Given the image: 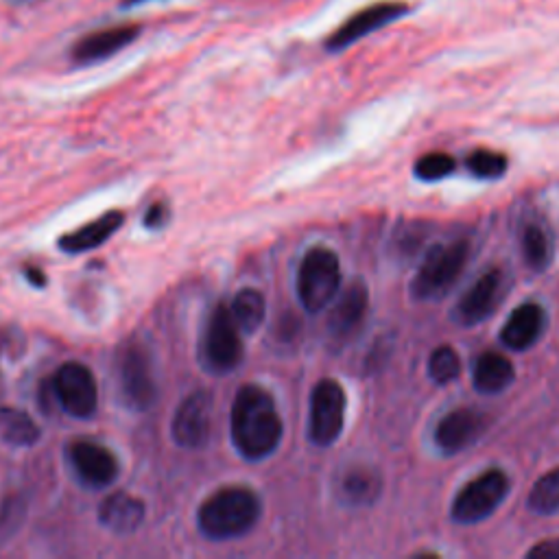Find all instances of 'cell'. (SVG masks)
Returning <instances> with one entry per match:
<instances>
[{"instance_id":"1","label":"cell","mask_w":559,"mask_h":559,"mask_svg":"<svg viewBox=\"0 0 559 559\" xmlns=\"http://www.w3.org/2000/svg\"><path fill=\"white\" fill-rule=\"evenodd\" d=\"M284 435L282 418L269 391L245 385L232 404V442L249 461H263L276 453Z\"/></svg>"},{"instance_id":"2","label":"cell","mask_w":559,"mask_h":559,"mask_svg":"<svg viewBox=\"0 0 559 559\" xmlns=\"http://www.w3.org/2000/svg\"><path fill=\"white\" fill-rule=\"evenodd\" d=\"M260 514H263V505L254 490L230 485L221 487L201 503L197 525L210 540H234L252 531L258 525Z\"/></svg>"},{"instance_id":"3","label":"cell","mask_w":559,"mask_h":559,"mask_svg":"<svg viewBox=\"0 0 559 559\" xmlns=\"http://www.w3.org/2000/svg\"><path fill=\"white\" fill-rule=\"evenodd\" d=\"M341 289V265L328 247L308 249L297 269V297L308 313H321Z\"/></svg>"},{"instance_id":"4","label":"cell","mask_w":559,"mask_h":559,"mask_svg":"<svg viewBox=\"0 0 559 559\" xmlns=\"http://www.w3.org/2000/svg\"><path fill=\"white\" fill-rule=\"evenodd\" d=\"M470 243L453 241L446 245H435L426 254L422 267L411 282V295L415 300H435L453 289L468 265Z\"/></svg>"},{"instance_id":"5","label":"cell","mask_w":559,"mask_h":559,"mask_svg":"<svg viewBox=\"0 0 559 559\" xmlns=\"http://www.w3.org/2000/svg\"><path fill=\"white\" fill-rule=\"evenodd\" d=\"M509 494V477L498 468L485 470L477 479H472L459 490L455 496L453 507H450V518L457 525H479L485 518H490L494 511L501 507Z\"/></svg>"},{"instance_id":"6","label":"cell","mask_w":559,"mask_h":559,"mask_svg":"<svg viewBox=\"0 0 559 559\" xmlns=\"http://www.w3.org/2000/svg\"><path fill=\"white\" fill-rule=\"evenodd\" d=\"M201 361L212 374H230L243 361L241 328L230 313V306L214 308L201 341Z\"/></svg>"},{"instance_id":"7","label":"cell","mask_w":559,"mask_h":559,"mask_svg":"<svg viewBox=\"0 0 559 559\" xmlns=\"http://www.w3.org/2000/svg\"><path fill=\"white\" fill-rule=\"evenodd\" d=\"M346 407V389L332 378L319 380L311 394V413H308V437L315 446H332L341 437Z\"/></svg>"},{"instance_id":"8","label":"cell","mask_w":559,"mask_h":559,"mask_svg":"<svg viewBox=\"0 0 559 559\" xmlns=\"http://www.w3.org/2000/svg\"><path fill=\"white\" fill-rule=\"evenodd\" d=\"M51 389L57 404L64 413L73 415L77 420H88L97 413L99 407V387L97 378L90 372L88 365L68 361L55 372Z\"/></svg>"},{"instance_id":"9","label":"cell","mask_w":559,"mask_h":559,"mask_svg":"<svg viewBox=\"0 0 559 559\" xmlns=\"http://www.w3.org/2000/svg\"><path fill=\"white\" fill-rule=\"evenodd\" d=\"M68 459L83 485L92 490L110 487L118 477V459L110 448L90 439H75L68 444Z\"/></svg>"},{"instance_id":"10","label":"cell","mask_w":559,"mask_h":559,"mask_svg":"<svg viewBox=\"0 0 559 559\" xmlns=\"http://www.w3.org/2000/svg\"><path fill=\"white\" fill-rule=\"evenodd\" d=\"M407 11H409L407 5L391 3V0L356 11L352 18H348L335 33L330 35L326 42V49L332 53L348 49V46H352L356 40H361V38H365V35L387 27L389 22L402 18Z\"/></svg>"},{"instance_id":"11","label":"cell","mask_w":559,"mask_h":559,"mask_svg":"<svg viewBox=\"0 0 559 559\" xmlns=\"http://www.w3.org/2000/svg\"><path fill=\"white\" fill-rule=\"evenodd\" d=\"M212 396L208 391H195L182 400L173 415L171 433L182 448H201L210 437Z\"/></svg>"},{"instance_id":"12","label":"cell","mask_w":559,"mask_h":559,"mask_svg":"<svg viewBox=\"0 0 559 559\" xmlns=\"http://www.w3.org/2000/svg\"><path fill=\"white\" fill-rule=\"evenodd\" d=\"M118 378H121V391L129 407L138 411L151 407L156 400V383H153L145 352L136 346L127 348L118 359Z\"/></svg>"},{"instance_id":"13","label":"cell","mask_w":559,"mask_h":559,"mask_svg":"<svg viewBox=\"0 0 559 559\" xmlns=\"http://www.w3.org/2000/svg\"><path fill=\"white\" fill-rule=\"evenodd\" d=\"M503 280L501 269H490L463 293L455 308V317L461 326H477L496 311L498 302H501Z\"/></svg>"},{"instance_id":"14","label":"cell","mask_w":559,"mask_h":559,"mask_svg":"<svg viewBox=\"0 0 559 559\" xmlns=\"http://www.w3.org/2000/svg\"><path fill=\"white\" fill-rule=\"evenodd\" d=\"M487 418L474 409H455L444 415L435 428V446L444 455H457L483 435Z\"/></svg>"},{"instance_id":"15","label":"cell","mask_w":559,"mask_h":559,"mask_svg":"<svg viewBox=\"0 0 559 559\" xmlns=\"http://www.w3.org/2000/svg\"><path fill=\"white\" fill-rule=\"evenodd\" d=\"M138 35H140L138 25H116V27H107L101 31H92L86 35V38L75 42L73 51H70V57H73V62H77L81 66L97 64V62H103V59L127 49V46L132 44Z\"/></svg>"},{"instance_id":"16","label":"cell","mask_w":559,"mask_h":559,"mask_svg":"<svg viewBox=\"0 0 559 559\" xmlns=\"http://www.w3.org/2000/svg\"><path fill=\"white\" fill-rule=\"evenodd\" d=\"M367 306H370V293L361 280H354L350 287L341 293L337 304L332 306L328 317V332L332 339L348 341L356 330L361 328Z\"/></svg>"},{"instance_id":"17","label":"cell","mask_w":559,"mask_h":559,"mask_svg":"<svg viewBox=\"0 0 559 559\" xmlns=\"http://www.w3.org/2000/svg\"><path fill=\"white\" fill-rule=\"evenodd\" d=\"M544 328H546L544 308L535 302H527L518 306L516 311L509 315L507 324L501 330V341L509 350L525 352L542 339Z\"/></svg>"},{"instance_id":"18","label":"cell","mask_w":559,"mask_h":559,"mask_svg":"<svg viewBox=\"0 0 559 559\" xmlns=\"http://www.w3.org/2000/svg\"><path fill=\"white\" fill-rule=\"evenodd\" d=\"M123 221H125L123 212L118 210L105 212L99 219H94L86 225H81V228L64 234L62 239H59V249L66 254H83V252H90V249H97L121 230Z\"/></svg>"},{"instance_id":"19","label":"cell","mask_w":559,"mask_h":559,"mask_svg":"<svg viewBox=\"0 0 559 559\" xmlns=\"http://www.w3.org/2000/svg\"><path fill=\"white\" fill-rule=\"evenodd\" d=\"M145 503L127 492H114L99 507L101 525L114 533H132L145 520Z\"/></svg>"},{"instance_id":"20","label":"cell","mask_w":559,"mask_h":559,"mask_svg":"<svg viewBox=\"0 0 559 559\" xmlns=\"http://www.w3.org/2000/svg\"><path fill=\"white\" fill-rule=\"evenodd\" d=\"M516 378L514 363L501 352H483L474 363L472 380L479 394L494 396L505 391Z\"/></svg>"},{"instance_id":"21","label":"cell","mask_w":559,"mask_h":559,"mask_svg":"<svg viewBox=\"0 0 559 559\" xmlns=\"http://www.w3.org/2000/svg\"><path fill=\"white\" fill-rule=\"evenodd\" d=\"M380 487H383V481H380L376 470L354 466L341 477L339 496L350 507H367L378 498Z\"/></svg>"},{"instance_id":"22","label":"cell","mask_w":559,"mask_h":559,"mask_svg":"<svg viewBox=\"0 0 559 559\" xmlns=\"http://www.w3.org/2000/svg\"><path fill=\"white\" fill-rule=\"evenodd\" d=\"M0 437L9 446L27 448L40 442V426L25 411L5 407L0 409Z\"/></svg>"},{"instance_id":"23","label":"cell","mask_w":559,"mask_h":559,"mask_svg":"<svg viewBox=\"0 0 559 559\" xmlns=\"http://www.w3.org/2000/svg\"><path fill=\"white\" fill-rule=\"evenodd\" d=\"M230 313L236 321V326L241 328V332H256L267 317V302L265 295L256 289H241L234 295Z\"/></svg>"},{"instance_id":"24","label":"cell","mask_w":559,"mask_h":559,"mask_svg":"<svg viewBox=\"0 0 559 559\" xmlns=\"http://www.w3.org/2000/svg\"><path fill=\"white\" fill-rule=\"evenodd\" d=\"M522 256L533 271H544L553 260V241L542 225H527L522 232Z\"/></svg>"},{"instance_id":"25","label":"cell","mask_w":559,"mask_h":559,"mask_svg":"<svg viewBox=\"0 0 559 559\" xmlns=\"http://www.w3.org/2000/svg\"><path fill=\"white\" fill-rule=\"evenodd\" d=\"M527 505L533 514L555 516L559 514V468H553L533 483L527 496Z\"/></svg>"},{"instance_id":"26","label":"cell","mask_w":559,"mask_h":559,"mask_svg":"<svg viewBox=\"0 0 559 559\" xmlns=\"http://www.w3.org/2000/svg\"><path fill=\"white\" fill-rule=\"evenodd\" d=\"M461 374V359L453 346H439L428 359V376L437 385H448Z\"/></svg>"},{"instance_id":"27","label":"cell","mask_w":559,"mask_h":559,"mask_svg":"<svg viewBox=\"0 0 559 559\" xmlns=\"http://www.w3.org/2000/svg\"><path fill=\"white\" fill-rule=\"evenodd\" d=\"M466 166L474 177H479V180H498V177L505 175L509 160L498 151L477 149L468 156Z\"/></svg>"},{"instance_id":"28","label":"cell","mask_w":559,"mask_h":559,"mask_svg":"<svg viewBox=\"0 0 559 559\" xmlns=\"http://www.w3.org/2000/svg\"><path fill=\"white\" fill-rule=\"evenodd\" d=\"M457 169V162L448 153H426L413 166V175L422 182H439Z\"/></svg>"},{"instance_id":"29","label":"cell","mask_w":559,"mask_h":559,"mask_svg":"<svg viewBox=\"0 0 559 559\" xmlns=\"http://www.w3.org/2000/svg\"><path fill=\"white\" fill-rule=\"evenodd\" d=\"M529 559H559V538L542 540L527 551Z\"/></svg>"},{"instance_id":"30","label":"cell","mask_w":559,"mask_h":559,"mask_svg":"<svg viewBox=\"0 0 559 559\" xmlns=\"http://www.w3.org/2000/svg\"><path fill=\"white\" fill-rule=\"evenodd\" d=\"M166 219H169V208H166V204H160V201H158V204L149 206V210L145 214V228L158 230L166 223Z\"/></svg>"},{"instance_id":"31","label":"cell","mask_w":559,"mask_h":559,"mask_svg":"<svg viewBox=\"0 0 559 559\" xmlns=\"http://www.w3.org/2000/svg\"><path fill=\"white\" fill-rule=\"evenodd\" d=\"M25 276H27L29 282L35 284V287H44V284H46V276H44L40 269H35V267H27L25 269Z\"/></svg>"},{"instance_id":"32","label":"cell","mask_w":559,"mask_h":559,"mask_svg":"<svg viewBox=\"0 0 559 559\" xmlns=\"http://www.w3.org/2000/svg\"><path fill=\"white\" fill-rule=\"evenodd\" d=\"M136 3H142V0H125V5H136Z\"/></svg>"}]
</instances>
